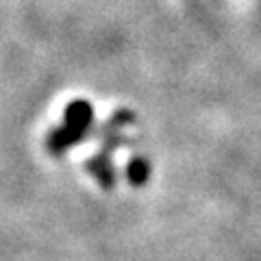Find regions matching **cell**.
Segmentation results:
<instances>
[{
	"mask_svg": "<svg viewBox=\"0 0 261 261\" xmlns=\"http://www.w3.org/2000/svg\"><path fill=\"white\" fill-rule=\"evenodd\" d=\"M92 120H94V111H92V105L87 100H74L68 105L65 109V116H63V126L53 130L48 135V150L59 154L63 150L76 146L79 142H83L85 133L92 126Z\"/></svg>",
	"mask_w": 261,
	"mask_h": 261,
	"instance_id": "obj_1",
	"label": "cell"
},
{
	"mask_svg": "<svg viewBox=\"0 0 261 261\" xmlns=\"http://www.w3.org/2000/svg\"><path fill=\"white\" fill-rule=\"evenodd\" d=\"M87 170L98 178V183H100L105 190H111L113 183H116V176H113V166H111V157H109V154L98 152L96 157L87 163Z\"/></svg>",
	"mask_w": 261,
	"mask_h": 261,
	"instance_id": "obj_2",
	"label": "cell"
},
{
	"mask_svg": "<svg viewBox=\"0 0 261 261\" xmlns=\"http://www.w3.org/2000/svg\"><path fill=\"white\" fill-rule=\"evenodd\" d=\"M148 174H150V163L144 157H133L128 161L126 178L133 187H142L146 181H148Z\"/></svg>",
	"mask_w": 261,
	"mask_h": 261,
	"instance_id": "obj_3",
	"label": "cell"
}]
</instances>
